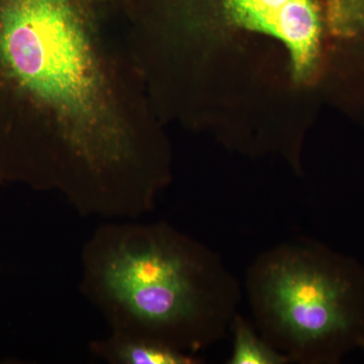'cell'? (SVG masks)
I'll list each match as a JSON object with an SVG mask.
<instances>
[{
  "mask_svg": "<svg viewBox=\"0 0 364 364\" xmlns=\"http://www.w3.org/2000/svg\"><path fill=\"white\" fill-rule=\"evenodd\" d=\"M124 0H0V178L124 217L168 183L170 149Z\"/></svg>",
  "mask_w": 364,
  "mask_h": 364,
  "instance_id": "1",
  "label": "cell"
},
{
  "mask_svg": "<svg viewBox=\"0 0 364 364\" xmlns=\"http://www.w3.org/2000/svg\"><path fill=\"white\" fill-rule=\"evenodd\" d=\"M81 270V294L112 331L195 355L227 336L243 296L219 253L162 221L105 223Z\"/></svg>",
  "mask_w": 364,
  "mask_h": 364,
  "instance_id": "2",
  "label": "cell"
},
{
  "mask_svg": "<svg viewBox=\"0 0 364 364\" xmlns=\"http://www.w3.org/2000/svg\"><path fill=\"white\" fill-rule=\"evenodd\" d=\"M257 331L291 363H334L364 338V277L310 237L261 252L246 272Z\"/></svg>",
  "mask_w": 364,
  "mask_h": 364,
  "instance_id": "3",
  "label": "cell"
},
{
  "mask_svg": "<svg viewBox=\"0 0 364 364\" xmlns=\"http://www.w3.org/2000/svg\"><path fill=\"white\" fill-rule=\"evenodd\" d=\"M90 351L111 364H200L195 354L144 337L112 331L107 338L90 342Z\"/></svg>",
  "mask_w": 364,
  "mask_h": 364,
  "instance_id": "4",
  "label": "cell"
},
{
  "mask_svg": "<svg viewBox=\"0 0 364 364\" xmlns=\"http://www.w3.org/2000/svg\"><path fill=\"white\" fill-rule=\"evenodd\" d=\"M230 333L233 337L228 364H287L289 359L263 338L255 326L242 316H235Z\"/></svg>",
  "mask_w": 364,
  "mask_h": 364,
  "instance_id": "5",
  "label": "cell"
},
{
  "mask_svg": "<svg viewBox=\"0 0 364 364\" xmlns=\"http://www.w3.org/2000/svg\"><path fill=\"white\" fill-rule=\"evenodd\" d=\"M358 346L360 347L361 349L364 351V338L361 339L360 341H359Z\"/></svg>",
  "mask_w": 364,
  "mask_h": 364,
  "instance_id": "6",
  "label": "cell"
},
{
  "mask_svg": "<svg viewBox=\"0 0 364 364\" xmlns=\"http://www.w3.org/2000/svg\"><path fill=\"white\" fill-rule=\"evenodd\" d=\"M1 182H2V181H1V178H0V183H1Z\"/></svg>",
  "mask_w": 364,
  "mask_h": 364,
  "instance_id": "7",
  "label": "cell"
}]
</instances>
